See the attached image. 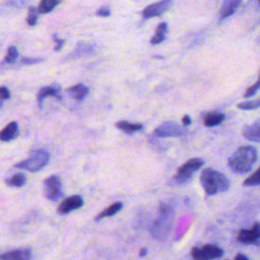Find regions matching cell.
Masks as SVG:
<instances>
[{"instance_id":"obj_1","label":"cell","mask_w":260,"mask_h":260,"mask_svg":"<svg viewBox=\"0 0 260 260\" xmlns=\"http://www.w3.org/2000/svg\"><path fill=\"white\" fill-rule=\"evenodd\" d=\"M257 150L254 146H241L229 158L228 165L234 173L245 174L251 171L257 160Z\"/></svg>"},{"instance_id":"obj_2","label":"cell","mask_w":260,"mask_h":260,"mask_svg":"<svg viewBox=\"0 0 260 260\" xmlns=\"http://www.w3.org/2000/svg\"><path fill=\"white\" fill-rule=\"evenodd\" d=\"M200 183L208 195L224 192L230 188L229 179L213 169H204L200 176Z\"/></svg>"},{"instance_id":"obj_3","label":"cell","mask_w":260,"mask_h":260,"mask_svg":"<svg viewBox=\"0 0 260 260\" xmlns=\"http://www.w3.org/2000/svg\"><path fill=\"white\" fill-rule=\"evenodd\" d=\"M174 211L168 204L161 203L159 205V214L157 219L153 222L151 228V235L157 240L166 239L173 228Z\"/></svg>"},{"instance_id":"obj_4","label":"cell","mask_w":260,"mask_h":260,"mask_svg":"<svg viewBox=\"0 0 260 260\" xmlns=\"http://www.w3.org/2000/svg\"><path fill=\"white\" fill-rule=\"evenodd\" d=\"M50 160V153L46 149H37L35 150L31 155L24 159L19 161L18 164H15L14 167L18 169H24L28 172H39L43 168H45Z\"/></svg>"},{"instance_id":"obj_5","label":"cell","mask_w":260,"mask_h":260,"mask_svg":"<svg viewBox=\"0 0 260 260\" xmlns=\"http://www.w3.org/2000/svg\"><path fill=\"white\" fill-rule=\"evenodd\" d=\"M204 161L201 158H191L187 160L184 165H182L179 169L177 174L174 177V180L178 184H186L191 180L194 173L199 170L203 166Z\"/></svg>"},{"instance_id":"obj_6","label":"cell","mask_w":260,"mask_h":260,"mask_svg":"<svg viewBox=\"0 0 260 260\" xmlns=\"http://www.w3.org/2000/svg\"><path fill=\"white\" fill-rule=\"evenodd\" d=\"M43 190L45 197L50 201H58L63 196V189L61 179L56 176L48 177L43 183Z\"/></svg>"},{"instance_id":"obj_7","label":"cell","mask_w":260,"mask_h":260,"mask_svg":"<svg viewBox=\"0 0 260 260\" xmlns=\"http://www.w3.org/2000/svg\"><path fill=\"white\" fill-rule=\"evenodd\" d=\"M222 255V249L211 244L203 245L201 247H194L191 250V256L194 260H213L221 257Z\"/></svg>"},{"instance_id":"obj_8","label":"cell","mask_w":260,"mask_h":260,"mask_svg":"<svg viewBox=\"0 0 260 260\" xmlns=\"http://www.w3.org/2000/svg\"><path fill=\"white\" fill-rule=\"evenodd\" d=\"M158 137H179L185 133V129L175 122H165L154 129Z\"/></svg>"},{"instance_id":"obj_9","label":"cell","mask_w":260,"mask_h":260,"mask_svg":"<svg viewBox=\"0 0 260 260\" xmlns=\"http://www.w3.org/2000/svg\"><path fill=\"white\" fill-rule=\"evenodd\" d=\"M237 239L240 243L243 244H253L260 239V223L256 222L254 225L249 229H242L237 235Z\"/></svg>"},{"instance_id":"obj_10","label":"cell","mask_w":260,"mask_h":260,"mask_svg":"<svg viewBox=\"0 0 260 260\" xmlns=\"http://www.w3.org/2000/svg\"><path fill=\"white\" fill-rule=\"evenodd\" d=\"M83 205V199L79 195H73L64 199L58 206L57 211L60 214H67Z\"/></svg>"},{"instance_id":"obj_11","label":"cell","mask_w":260,"mask_h":260,"mask_svg":"<svg viewBox=\"0 0 260 260\" xmlns=\"http://www.w3.org/2000/svg\"><path fill=\"white\" fill-rule=\"evenodd\" d=\"M171 5H172V1H170V0H162V1L150 4L143 9L142 15L145 18H150V17L161 15L171 7Z\"/></svg>"},{"instance_id":"obj_12","label":"cell","mask_w":260,"mask_h":260,"mask_svg":"<svg viewBox=\"0 0 260 260\" xmlns=\"http://www.w3.org/2000/svg\"><path fill=\"white\" fill-rule=\"evenodd\" d=\"M61 88L58 84H52V85H48V86H44L42 87L37 95V100H38V104L39 107L42 108L43 107V101L45 100V98L47 96H54L59 101H62V95L60 93Z\"/></svg>"},{"instance_id":"obj_13","label":"cell","mask_w":260,"mask_h":260,"mask_svg":"<svg viewBox=\"0 0 260 260\" xmlns=\"http://www.w3.org/2000/svg\"><path fill=\"white\" fill-rule=\"evenodd\" d=\"M31 251L29 249H17L0 254V260H30Z\"/></svg>"},{"instance_id":"obj_14","label":"cell","mask_w":260,"mask_h":260,"mask_svg":"<svg viewBox=\"0 0 260 260\" xmlns=\"http://www.w3.org/2000/svg\"><path fill=\"white\" fill-rule=\"evenodd\" d=\"M18 124L14 121L10 122L0 131V140L5 142L11 141L18 136Z\"/></svg>"},{"instance_id":"obj_15","label":"cell","mask_w":260,"mask_h":260,"mask_svg":"<svg viewBox=\"0 0 260 260\" xmlns=\"http://www.w3.org/2000/svg\"><path fill=\"white\" fill-rule=\"evenodd\" d=\"M244 136L253 142H260V121L247 125L243 130Z\"/></svg>"},{"instance_id":"obj_16","label":"cell","mask_w":260,"mask_h":260,"mask_svg":"<svg viewBox=\"0 0 260 260\" xmlns=\"http://www.w3.org/2000/svg\"><path fill=\"white\" fill-rule=\"evenodd\" d=\"M67 93L73 98L74 100L78 101V102H81L89 92L88 90V87L82 83H78L76 85H73L69 88H67Z\"/></svg>"},{"instance_id":"obj_17","label":"cell","mask_w":260,"mask_h":260,"mask_svg":"<svg viewBox=\"0 0 260 260\" xmlns=\"http://www.w3.org/2000/svg\"><path fill=\"white\" fill-rule=\"evenodd\" d=\"M224 118L225 117L222 113L210 112L204 116L203 123L206 127H213V126H217V125L221 124L222 121L224 120Z\"/></svg>"},{"instance_id":"obj_18","label":"cell","mask_w":260,"mask_h":260,"mask_svg":"<svg viewBox=\"0 0 260 260\" xmlns=\"http://www.w3.org/2000/svg\"><path fill=\"white\" fill-rule=\"evenodd\" d=\"M241 4L240 0H229L224 1L221 5V9L219 12V15L221 18H225L231 16L238 8V6Z\"/></svg>"},{"instance_id":"obj_19","label":"cell","mask_w":260,"mask_h":260,"mask_svg":"<svg viewBox=\"0 0 260 260\" xmlns=\"http://www.w3.org/2000/svg\"><path fill=\"white\" fill-rule=\"evenodd\" d=\"M116 127L125 132L126 134H133L140 131L143 128V125L137 123H130L128 121H118L116 122Z\"/></svg>"},{"instance_id":"obj_20","label":"cell","mask_w":260,"mask_h":260,"mask_svg":"<svg viewBox=\"0 0 260 260\" xmlns=\"http://www.w3.org/2000/svg\"><path fill=\"white\" fill-rule=\"evenodd\" d=\"M123 208V203L122 202H115L112 205H110L109 207H107L105 210H103L102 212H100L96 216H95V220H101L105 217H109V216H113L116 213H118L121 209Z\"/></svg>"},{"instance_id":"obj_21","label":"cell","mask_w":260,"mask_h":260,"mask_svg":"<svg viewBox=\"0 0 260 260\" xmlns=\"http://www.w3.org/2000/svg\"><path fill=\"white\" fill-rule=\"evenodd\" d=\"M167 31H168V24H167V22H160L157 25L156 29H155L154 36L150 40V44L151 45H158L161 42H164L165 39H166Z\"/></svg>"},{"instance_id":"obj_22","label":"cell","mask_w":260,"mask_h":260,"mask_svg":"<svg viewBox=\"0 0 260 260\" xmlns=\"http://www.w3.org/2000/svg\"><path fill=\"white\" fill-rule=\"evenodd\" d=\"M61 1L59 0H42L38 5V12L41 14L51 12L57 5H59Z\"/></svg>"},{"instance_id":"obj_23","label":"cell","mask_w":260,"mask_h":260,"mask_svg":"<svg viewBox=\"0 0 260 260\" xmlns=\"http://www.w3.org/2000/svg\"><path fill=\"white\" fill-rule=\"evenodd\" d=\"M5 183L8 186H12V187H22L26 183V177L22 173H17L12 177L6 179Z\"/></svg>"},{"instance_id":"obj_24","label":"cell","mask_w":260,"mask_h":260,"mask_svg":"<svg viewBox=\"0 0 260 260\" xmlns=\"http://www.w3.org/2000/svg\"><path fill=\"white\" fill-rule=\"evenodd\" d=\"M92 50H93V46H92V45H88V44H84V43H79V44L76 46L73 55H74V56H77V55H86V54L91 53Z\"/></svg>"},{"instance_id":"obj_25","label":"cell","mask_w":260,"mask_h":260,"mask_svg":"<svg viewBox=\"0 0 260 260\" xmlns=\"http://www.w3.org/2000/svg\"><path fill=\"white\" fill-rule=\"evenodd\" d=\"M245 186H255V185H260V167L257 169V171L252 174L250 177H248L244 181Z\"/></svg>"},{"instance_id":"obj_26","label":"cell","mask_w":260,"mask_h":260,"mask_svg":"<svg viewBox=\"0 0 260 260\" xmlns=\"http://www.w3.org/2000/svg\"><path fill=\"white\" fill-rule=\"evenodd\" d=\"M38 9L36 7H29L28 8V13L26 17V23L30 26L36 25L38 22Z\"/></svg>"},{"instance_id":"obj_27","label":"cell","mask_w":260,"mask_h":260,"mask_svg":"<svg viewBox=\"0 0 260 260\" xmlns=\"http://www.w3.org/2000/svg\"><path fill=\"white\" fill-rule=\"evenodd\" d=\"M260 107V99L256 100V101H249V102H244V103H240L238 105V108L240 110H255L257 108Z\"/></svg>"},{"instance_id":"obj_28","label":"cell","mask_w":260,"mask_h":260,"mask_svg":"<svg viewBox=\"0 0 260 260\" xmlns=\"http://www.w3.org/2000/svg\"><path fill=\"white\" fill-rule=\"evenodd\" d=\"M17 57H18V51H17L16 47L15 46H10L7 50L4 61L6 63H13L17 59Z\"/></svg>"},{"instance_id":"obj_29","label":"cell","mask_w":260,"mask_h":260,"mask_svg":"<svg viewBox=\"0 0 260 260\" xmlns=\"http://www.w3.org/2000/svg\"><path fill=\"white\" fill-rule=\"evenodd\" d=\"M260 89V74H259V77L257 79V82L255 84H253L252 86H250L247 91L245 92V98H250V96H253L258 90Z\"/></svg>"},{"instance_id":"obj_30","label":"cell","mask_w":260,"mask_h":260,"mask_svg":"<svg viewBox=\"0 0 260 260\" xmlns=\"http://www.w3.org/2000/svg\"><path fill=\"white\" fill-rule=\"evenodd\" d=\"M11 96L10 90L6 86H0V108L4 101L9 100Z\"/></svg>"},{"instance_id":"obj_31","label":"cell","mask_w":260,"mask_h":260,"mask_svg":"<svg viewBox=\"0 0 260 260\" xmlns=\"http://www.w3.org/2000/svg\"><path fill=\"white\" fill-rule=\"evenodd\" d=\"M44 61V58H31V57H24L21 59V63L25 65H31L39 62Z\"/></svg>"},{"instance_id":"obj_32","label":"cell","mask_w":260,"mask_h":260,"mask_svg":"<svg viewBox=\"0 0 260 260\" xmlns=\"http://www.w3.org/2000/svg\"><path fill=\"white\" fill-rule=\"evenodd\" d=\"M111 14V9L110 7L108 6H103V7H100L98 10H96V15L99 16H104V17H107Z\"/></svg>"},{"instance_id":"obj_33","label":"cell","mask_w":260,"mask_h":260,"mask_svg":"<svg viewBox=\"0 0 260 260\" xmlns=\"http://www.w3.org/2000/svg\"><path fill=\"white\" fill-rule=\"evenodd\" d=\"M52 39H53V40H54V42L56 43L55 51H56V52L60 51V50H61V48H62V47H63V45H64V40L59 39V38L57 37V35H56V34H54V35L52 36Z\"/></svg>"},{"instance_id":"obj_34","label":"cell","mask_w":260,"mask_h":260,"mask_svg":"<svg viewBox=\"0 0 260 260\" xmlns=\"http://www.w3.org/2000/svg\"><path fill=\"white\" fill-rule=\"evenodd\" d=\"M182 122H183V124H184V125H186V126L190 125V124H191V122H192L191 117H190V116H188V115H185V116L182 118Z\"/></svg>"},{"instance_id":"obj_35","label":"cell","mask_w":260,"mask_h":260,"mask_svg":"<svg viewBox=\"0 0 260 260\" xmlns=\"http://www.w3.org/2000/svg\"><path fill=\"white\" fill-rule=\"evenodd\" d=\"M235 260H249L248 258H247V256H245L244 254H237L236 255V257H235Z\"/></svg>"},{"instance_id":"obj_36","label":"cell","mask_w":260,"mask_h":260,"mask_svg":"<svg viewBox=\"0 0 260 260\" xmlns=\"http://www.w3.org/2000/svg\"><path fill=\"white\" fill-rule=\"evenodd\" d=\"M146 254H147V249L146 248H142L139 252V256H141V257H144Z\"/></svg>"},{"instance_id":"obj_37","label":"cell","mask_w":260,"mask_h":260,"mask_svg":"<svg viewBox=\"0 0 260 260\" xmlns=\"http://www.w3.org/2000/svg\"><path fill=\"white\" fill-rule=\"evenodd\" d=\"M259 4H260V1H259Z\"/></svg>"}]
</instances>
